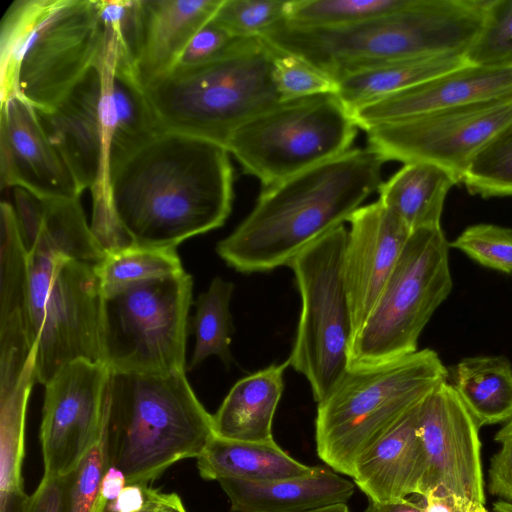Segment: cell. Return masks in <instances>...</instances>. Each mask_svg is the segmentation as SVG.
I'll use <instances>...</instances> for the list:
<instances>
[{"mask_svg": "<svg viewBox=\"0 0 512 512\" xmlns=\"http://www.w3.org/2000/svg\"><path fill=\"white\" fill-rule=\"evenodd\" d=\"M229 155L222 144L160 129L121 157L108 204L122 248L176 249L221 227L234 197Z\"/></svg>", "mask_w": 512, "mask_h": 512, "instance_id": "1", "label": "cell"}, {"mask_svg": "<svg viewBox=\"0 0 512 512\" xmlns=\"http://www.w3.org/2000/svg\"><path fill=\"white\" fill-rule=\"evenodd\" d=\"M386 162L369 146L354 148L274 186L262 188L250 214L217 254L242 273L267 272L343 225L382 183Z\"/></svg>", "mask_w": 512, "mask_h": 512, "instance_id": "2", "label": "cell"}, {"mask_svg": "<svg viewBox=\"0 0 512 512\" xmlns=\"http://www.w3.org/2000/svg\"><path fill=\"white\" fill-rule=\"evenodd\" d=\"M490 0H413L395 13L357 25L305 28L283 22L263 38L294 54L336 82L396 60L465 55L482 29Z\"/></svg>", "mask_w": 512, "mask_h": 512, "instance_id": "3", "label": "cell"}, {"mask_svg": "<svg viewBox=\"0 0 512 512\" xmlns=\"http://www.w3.org/2000/svg\"><path fill=\"white\" fill-rule=\"evenodd\" d=\"M213 436L212 415L185 371L109 370L101 441L106 468L120 470L127 484L147 485L176 462L198 458Z\"/></svg>", "mask_w": 512, "mask_h": 512, "instance_id": "4", "label": "cell"}, {"mask_svg": "<svg viewBox=\"0 0 512 512\" xmlns=\"http://www.w3.org/2000/svg\"><path fill=\"white\" fill-rule=\"evenodd\" d=\"M104 43L97 0H17L0 28L1 102L53 109L97 63Z\"/></svg>", "mask_w": 512, "mask_h": 512, "instance_id": "5", "label": "cell"}, {"mask_svg": "<svg viewBox=\"0 0 512 512\" xmlns=\"http://www.w3.org/2000/svg\"><path fill=\"white\" fill-rule=\"evenodd\" d=\"M445 381L446 367L428 348L381 363L348 367L317 406L319 458L334 471L352 477L359 458Z\"/></svg>", "mask_w": 512, "mask_h": 512, "instance_id": "6", "label": "cell"}, {"mask_svg": "<svg viewBox=\"0 0 512 512\" xmlns=\"http://www.w3.org/2000/svg\"><path fill=\"white\" fill-rule=\"evenodd\" d=\"M272 56L269 43L253 38L218 59L173 68L145 86L159 127L226 147L237 128L281 101Z\"/></svg>", "mask_w": 512, "mask_h": 512, "instance_id": "7", "label": "cell"}, {"mask_svg": "<svg viewBox=\"0 0 512 512\" xmlns=\"http://www.w3.org/2000/svg\"><path fill=\"white\" fill-rule=\"evenodd\" d=\"M358 128L337 94H316L281 100L237 128L226 148L267 188L349 151Z\"/></svg>", "mask_w": 512, "mask_h": 512, "instance_id": "8", "label": "cell"}, {"mask_svg": "<svg viewBox=\"0 0 512 512\" xmlns=\"http://www.w3.org/2000/svg\"><path fill=\"white\" fill-rule=\"evenodd\" d=\"M193 281L185 270L102 293L101 361L111 371H185Z\"/></svg>", "mask_w": 512, "mask_h": 512, "instance_id": "9", "label": "cell"}, {"mask_svg": "<svg viewBox=\"0 0 512 512\" xmlns=\"http://www.w3.org/2000/svg\"><path fill=\"white\" fill-rule=\"evenodd\" d=\"M29 255L25 321L35 349L36 381L46 385L76 360L101 362L102 290L95 265Z\"/></svg>", "mask_w": 512, "mask_h": 512, "instance_id": "10", "label": "cell"}, {"mask_svg": "<svg viewBox=\"0 0 512 512\" xmlns=\"http://www.w3.org/2000/svg\"><path fill=\"white\" fill-rule=\"evenodd\" d=\"M114 52L103 43L97 63L51 110L37 111L40 122L81 191L93 199L91 229L105 251L120 241L108 204L109 174L119 156L113 95Z\"/></svg>", "mask_w": 512, "mask_h": 512, "instance_id": "11", "label": "cell"}, {"mask_svg": "<svg viewBox=\"0 0 512 512\" xmlns=\"http://www.w3.org/2000/svg\"><path fill=\"white\" fill-rule=\"evenodd\" d=\"M449 247L441 226L411 232L371 313L353 336L349 367L418 350L420 334L452 290Z\"/></svg>", "mask_w": 512, "mask_h": 512, "instance_id": "12", "label": "cell"}, {"mask_svg": "<svg viewBox=\"0 0 512 512\" xmlns=\"http://www.w3.org/2000/svg\"><path fill=\"white\" fill-rule=\"evenodd\" d=\"M347 236L341 225L288 265L302 302L288 361L306 377L317 403L328 397L349 367L354 332L343 270Z\"/></svg>", "mask_w": 512, "mask_h": 512, "instance_id": "13", "label": "cell"}, {"mask_svg": "<svg viewBox=\"0 0 512 512\" xmlns=\"http://www.w3.org/2000/svg\"><path fill=\"white\" fill-rule=\"evenodd\" d=\"M512 119V94L370 128L368 146L385 161L428 162L462 183L486 142Z\"/></svg>", "mask_w": 512, "mask_h": 512, "instance_id": "14", "label": "cell"}, {"mask_svg": "<svg viewBox=\"0 0 512 512\" xmlns=\"http://www.w3.org/2000/svg\"><path fill=\"white\" fill-rule=\"evenodd\" d=\"M109 370L76 360L45 385L40 428L44 477L73 471L101 441Z\"/></svg>", "mask_w": 512, "mask_h": 512, "instance_id": "15", "label": "cell"}, {"mask_svg": "<svg viewBox=\"0 0 512 512\" xmlns=\"http://www.w3.org/2000/svg\"><path fill=\"white\" fill-rule=\"evenodd\" d=\"M480 427L448 381L420 404L418 435L426 460L421 497L445 488L485 504Z\"/></svg>", "mask_w": 512, "mask_h": 512, "instance_id": "16", "label": "cell"}, {"mask_svg": "<svg viewBox=\"0 0 512 512\" xmlns=\"http://www.w3.org/2000/svg\"><path fill=\"white\" fill-rule=\"evenodd\" d=\"M0 185L43 198H79L73 175L48 138L37 111L13 96L1 102Z\"/></svg>", "mask_w": 512, "mask_h": 512, "instance_id": "17", "label": "cell"}, {"mask_svg": "<svg viewBox=\"0 0 512 512\" xmlns=\"http://www.w3.org/2000/svg\"><path fill=\"white\" fill-rule=\"evenodd\" d=\"M348 222L343 270L355 335L376 304L411 231L379 200L358 208Z\"/></svg>", "mask_w": 512, "mask_h": 512, "instance_id": "18", "label": "cell"}, {"mask_svg": "<svg viewBox=\"0 0 512 512\" xmlns=\"http://www.w3.org/2000/svg\"><path fill=\"white\" fill-rule=\"evenodd\" d=\"M512 94V68L467 63L351 112L365 131L375 126Z\"/></svg>", "mask_w": 512, "mask_h": 512, "instance_id": "19", "label": "cell"}, {"mask_svg": "<svg viewBox=\"0 0 512 512\" xmlns=\"http://www.w3.org/2000/svg\"><path fill=\"white\" fill-rule=\"evenodd\" d=\"M15 213L28 254L65 256L96 265L106 252L88 226L79 198H43L14 188Z\"/></svg>", "mask_w": 512, "mask_h": 512, "instance_id": "20", "label": "cell"}, {"mask_svg": "<svg viewBox=\"0 0 512 512\" xmlns=\"http://www.w3.org/2000/svg\"><path fill=\"white\" fill-rule=\"evenodd\" d=\"M420 404L357 461L352 478L368 500L385 502L413 494L421 497L426 460L418 435Z\"/></svg>", "mask_w": 512, "mask_h": 512, "instance_id": "21", "label": "cell"}, {"mask_svg": "<svg viewBox=\"0 0 512 512\" xmlns=\"http://www.w3.org/2000/svg\"><path fill=\"white\" fill-rule=\"evenodd\" d=\"M223 0H141L136 72L147 86L177 64L193 36Z\"/></svg>", "mask_w": 512, "mask_h": 512, "instance_id": "22", "label": "cell"}, {"mask_svg": "<svg viewBox=\"0 0 512 512\" xmlns=\"http://www.w3.org/2000/svg\"><path fill=\"white\" fill-rule=\"evenodd\" d=\"M233 512H310L346 504L354 484L322 466L295 478L254 482L239 479L218 481Z\"/></svg>", "mask_w": 512, "mask_h": 512, "instance_id": "23", "label": "cell"}, {"mask_svg": "<svg viewBox=\"0 0 512 512\" xmlns=\"http://www.w3.org/2000/svg\"><path fill=\"white\" fill-rule=\"evenodd\" d=\"M288 359L240 379L212 415L214 435L240 441L273 439L272 422L284 390Z\"/></svg>", "mask_w": 512, "mask_h": 512, "instance_id": "24", "label": "cell"}, {"mask_svg": "<svg viewBox=\"0 0 512 512\" xmlns=\"http://www.w3.org/2000/svg\"><path fill=\"white\" fill-rule=\"evenodd\" d=\"M202 478L264 482L305 476L314 467L289 456L274 439L240 441L214 435L197 458Z\"/></svg>", "mask_w": 512, "mask_h": 512, "instance_id": "25", "label": "cell"}, {"mask_svg": "<svg viewBox=\"0 0 512 512\" xmlns=\"http://www.w3.org/2000/svg\"><path fill=\"white\" fill-rule=\"evenodd\" d=\"M456 178L444 168L428 162H408L377 191L379 201L409 229L441 226L444 201Z\"/></svg>", "mask_w": 512, "mask_h": 512, "instance_id": "26", "label": "cell"}, {"mask_svg": "<svg viewBox=\"0 0 512 512\" xmlns=\"http://www.w3.org/2000/svg\"><path fill=\"white\" fill-rule=\"evenodd\" d=\"M463 54L406 58L361 70L337 81V95L350 112L392 93L466 65Z\"/></svg>", "mask_w": 512, "mask_h": 512, "instance_id": "27", "label": "cell"}, {"mask_svg": "<svg viewBox=\"0 0 512 512\" xmlns=\"http://www.w3.org/2000/svg\"><path fill=\"white\" fill-rule=\"evenodd\" d=\"M451 384L480 428L512 418V364L506 357L464 358Z\"/></svg>", "mask_w": 512, "mask_h": 512, "instance_id": "28", "label": "cell"}, {"mask_svg": "<svg viewBox=\"0 0 512 512\" xmlns=\"http://www.w3.org/2000/svg\"><path fill=\"white\" fill-rule=\"evenodd\" d=\"M36 381L35 366L10 391L0 393V509L24 502L22 464L25 454V416Z\"/></svg>", "mask_w": 512, "mask_h": 512, "instance_id": "29", "label": "cell"}, {"mask_svg": "<svg viewBox=\"0 0 512 512\" xmlns=\"http://www.w3.org/2000/svg\"><path fill=\"white\" fill-rule=\"evenodd\" d=\"M100 441L71 472L42 478L24 512H93L106 472Z\"/></svg>", "mask_w": 512, "mask_h": 512, "instance_id": "30", "label": "cell"}, {"mask_svg": "<svg viewBox=\"0 0 512 512\" xmlns=\"http://www.w3.org/2000/svg\"><path fill=\"white\" fill-rule=\"evenodd\" d=\"M233 290L232 282L215 277L209 289L196 300V313L191 321L196 344L188 370L212 355L218 356L226 367L231 365L230 343L235 329L229 306Z\"/></svg>", "mask_w": 512, "mask_h": 512, "instance_id": "31", "label": "cell"}, {"mask_svg": "<svg viewBox=\"0 0 512 512\" xmlns=\"http://www.w3.org/2000/svg\"><path fill=\"white\" fill-rule=\"evenodd\" d=\"M413 0H292L287 1L286 23L305 28L357 25L401 11Z\"/></svg>", "mask_w": 512, "mask_h": 512, "instance_id": "32", "label": "cell"}, {"mask_svg": "<svg viewBox=\"0 0 512 512\" xmlns=\"http://www.w3.org/2000/svg\"><path fill=\"white\" fill-rule=\"evenodd\" d=\"M102 293L147 279L183 272L176 249L129 246L106 252L95 265Z\"/></svg>", "mask_w": 512, "mask_h": 512, "instance_id": "33", "label": "cell"}, {"mask_svg": "<svg viewBox=\"0 0 512 512\" xmlns=\"http://www.w3.org/2000/svg\"><path fill=\"white\" fill-rule=\"evenodd\" d=\"M0 211V319H4L14 313H23L25 316L29 255L14 206L2 201Z\"/></svg>", "mask_w": 512, "mask_h": 512, "instance_id": "34", "label": "cell"}, {"mask_svg": "<svg viewBox=\"0 0 512 512\" xmlns=\"http://www.w3.org/2000/svg\"><path fill=\"white\" fill-rule=\"evenodd\" d=\"M462 183L482 198L512 196V119L479 150Z\"/></svg>", "mask_w": 512, "mask_h": 512, "instance_id": "35", "label": "cell"}, {"mask_svg": "<svg viewBox=\"0 0 512 512\" xmlns=\"http://www.w3.org/2000/svg\"><path fill=\"white\" fill-rule=\"evenodd\" d=\"M468 63L512 68V0H490L478 36L465 54Z\"/></svg>", "mask_w": 512, "mask_h": 512, "instance_id": "36", "label": "cell"}, {"mask_svg": "<svg viewBox=\"0 0 512 512\" xmlns=\"http://www.w3.org/2000/svg\"><path fill=\"white\" fill-rule=\"evenodd\" d=\"M287 1L223 0L212 21L232 36L261 38L286 21Z\"/></svg>", "mask_w": 512, "mask_h": 512, "instance_id": "37", "label": "cell"}, {"mask_svg": "<svg viewBox=\"0 0 512 512\" xmlns=\"http://www.w3.org/2000/svg\"><path fill=\"white\" fill-rule=\"evenodd\" d=\"M272 49L271 75L281 100L324 93L337 94L338 84L328 74L299 56L274 47Z\"/></svg>", "mask_w": 512, "mask_h": 512, "instance_id": "38", "label": "cell"}, {"mask_svg": "<svg viewBox=\"0 0 512 512\" xmlns=\"http://www.w3.org/2000/svg\"><path fill=\"white\" fill-rule=\"evenodd\" d=\"M449 246L478 264L502 273H512V229L488 223L467 227Z\"/></svg>", "mask_w": 512, "mask_h": 512, "instance_id": "39", "label": "cell"}, {"mask_svg": "<svg viewBox=\"0 0 512 512\" xmlns=\"http://www.w3.org/2000/svg\"><path fill=\"white\" fill-rule=\"evenodd\" d=\"M252 39L232 36L211 19L193 36L175 67L195 66L218 59L242 48Z\"/></svg>", "mask_w": 512, "mask_h": 512, "instance_id": "40", "label": "cell"}, {"mask_svg": "<svg viewBox=\"0 0 512 512\" xmlns=\"http://www.w3.org/2000/svg\"><path fill=\"white\" fill-rule=\"evenodd\" d=\"M494 441L499 449L488 470V490L497 501L512 505V418L498 430Z\"/></svg>", "mask_w": 512, "mask_h": 512, "instance_id": "41", "label": "cell"}, {"mask_svg": "<svg viewBox=\"0 0 512 512\" xmlns=\"http://www.w3.org/2000/svg\"><path fill=\"white\" fill-rule=\"evenodd\" d=\"M422 498L425 512H489L485 504L445 488H435Z\"/></svg>", "mask_w": 512, "mask_h": 512, "instance_id": "42", "label": "cell"}, {"mask_svg": "<svg viewBox=\"0 0 512 512\" xmlns=\"http://www.w3.org/2000/svg\"><path fill=\"white\" fill-rule=\"evenodd\" d=\"M141 512H187L176 493H163L146 487V500Z\"/></svg>", "mask_w": 512, "mask_h": 512, "instance_id": "43", "label": "cell"}, {"mask_svg": "<svg viewBox=\"0 0 512 512\" xmlns=\"http://www.w3.org/2000/svg\"><path fill=\"white\" fill-rule=\"evenodd\" d=\"M147 485L127 484L114 501H109L117 512H140L146 500Z\"/></svg>", "mask_w": 512, "mask_h": 512, "instance_id": "44", "label": "cell"}, {"mask_svg": "<svg viewBox=\"0 0 512 512\" xmlns=\"http://www.w3.org/2000/svg\"><path fill=\"white\" fill-rule=\"evenodd\" d=\"M126 485L123 473L114 467H109L103 475L99 496L107 501H114Z\"/></svg>", "mask_w": 512, "mask_h": 512, "instance_id": "45", "label": "cell"}, {"mask_svg": "<svg viewBox=\"0 0 512 512\" xmlns=\"http://www.w3.org/2000/svg\"><path fill=\"white\" fill-rule=\"evenodd\" d=\"M364 512H425L424 504L407 498L385 502L368 500Z\"/></svg>", "mask_w": 512, "mask_h": 512, "instance_id": "46", "label": "cell"}, {"mask_svg": "<svg viewBox=\"0 0 512 512\" xmlns=\"http://www.w3.org/2000/svg\"><path fill=\"white\" fill-rule=\"evenodd\" d=\"M142 511V510H141ZM140 511V512H141ZM93 512H117L109 501L98 495Z\"/></svg>", "mask_w": 512, "mask_h": 512, "instance_id": "47", "label": "cell"}, {"mask_svg": "<svg viewBox=\"0 0 512 512\" xmlns=\"http://www.w3.org/2000/svg\"><path fill=\"white\" fill-rule=\"evenodd\" d=\"M310 512H350L346 504H339L334 506L325 507L322 509L310 511Z\"/></svg>", "mask_w": 512, "mask_h": 512, "instance_id": "48", "label": "cell"}]
</instances>
